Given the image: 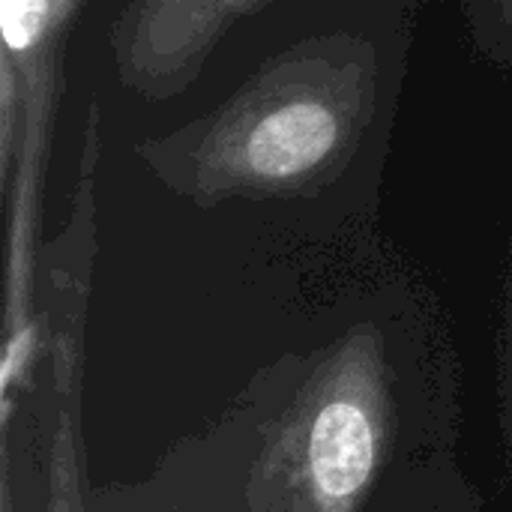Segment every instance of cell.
<instances>
[{"instance_id":"obj_1","label":"cell","mask_w":512,"mask_h":512,"mask_svg":"<svg viewBox=\"0 0 512 512\" xmlns=\"http://www.w3.org/2000/svg\"><path fill=\"white\" fill-rule=\"evenodd\" d=\"M378 105V54L351 33L303 39L270 57L207 117L144 141L138 156L177 195L291 198L330 183Z\"/></svg>"},{"instance_id":"obj_2","label":"cell","mask_w":512,"mask_h":512,"mask_svg":"<svg viewBox=\"0 0 512 512\" xmlns=\"http://www.w3.org/2000/svg\"><path fill=\"white\" fill-rule=\"evenodd\" d=\"M393 402L378 333L351 330L303 384L252 477L246 512H357L390 450Z\"/></svg>"},{"instance_id":"obj_3","label":"cell","mask_w":512,"mask_h":512,"mask_svg":"<svg viewBox=\"0 0 512 512\" xmlns=\"http://www.w3.org/2000/svg\"><path fill=\"white\" fill-rule=\"evenodd\" d=\"M81 0H0V78L18 93V147L12 183L3 198V354L0 405L12 408L27 384L39 348L33 318L36 249L42 225V189L54 144L63 54Z\"/></svg>"},{"instance_id":"obj_4","label":"cell","mask_w":512,"mask_h":512,"mask_svg":"<svg viewBox=\"0 0 512 512\" xmlns=\"http://www.w3.org/2000/svg\"><path fill=\"white\" fill-rule=\"evenodd\" d=\"M273 0H129L111 30L117 78L144 99L189 87L219 39Z\"/></svg>"},{"instance_id":"obj_5","label":"cell","mask_w":512,"mask_h":512,"mask_svg":"<svg viewBox=\"0 0 512 512\" xmlns=\"http://www.w3.org/2000/svg\"><path fill=\"white\" fill-rule=\"evenodd\" d=\"M48 512H87L84 483H81L78 423L66 399L60 402V411H57V426H54L51 456H48Z\"/></svg>"},{"instance_id":"obj_6","label":"cell","mask_w":512,"mask_h":512,"mask_svg":"<svg viewBox=\"0 0 512 512\" xmlns=\"http://www.w3.org/2000/svg\"><path fill=\"white\" fill-rule=\"evenodd\" d=\"M486 12L512 54V0H486Z\"/></svg>"},{"instance_id":"obj_7","label":"cell","mask_w":512,"mask_h":512,"mask_svg":"<svg viewBox=\"0 0 512 512\" xmlns=\"http://www.w3.org/2000/svg\"><path fill=\"white\" fill-rule=\"evenodd\" d=\"M0 512H12V498H9V483H6V471H3V483H0Z\"/></svg>"}]
</instances>
